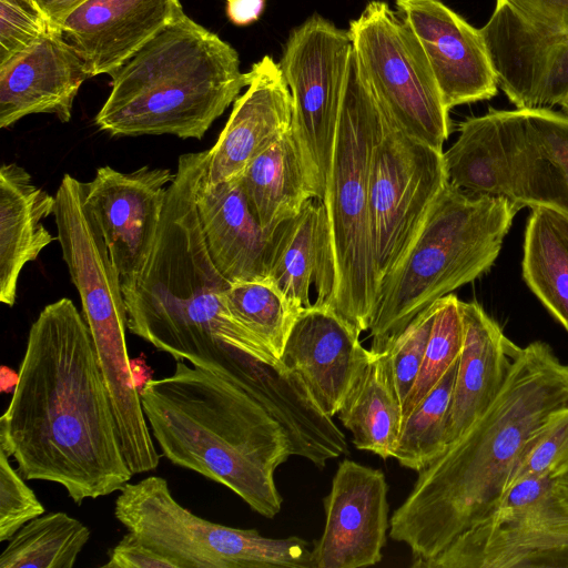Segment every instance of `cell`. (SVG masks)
I'll return each instance as SVG.
<instances>
[{
	"instance_id": "36",
	"label": "cell",
	"mask_w": 568,
	"mask_h": 568,
	"mask_svg": "<svg viewBox=\"0 0 568 568\" xmlns=\"http://www.w3.org/2000/svg\"><path fill=\"white\" fill-rule=\"evenodd\" d=\"M52 30L57 29L29 1L0 0V65Z\"/></svg>"
},
{
	"instance_id": "3",
	"label": "cell",
	"mask_w": 568,
	"mask_h": 568,
	"mask_svg": "<svg viewBox=\"0 0 568 568\" xmlns=\"http://www.w3.org/2000/svg\"><path fill=\"white\" fill-rule=\"evenodd\" d=\"M207 163L209 150L180 155L150 255L121 284L130 333L235 384L248 356L280 359L227 306L231 282L213 263L195 202Z\"/></svg>"
},
{
	"instance_id": "43",
	"label": "cell",
	"mask_w": 568,
	"mask_h": 568,
	"mask_svg": "<svg viewBox=\"0 0 568 568\" xmlns=\"http://www.w3.org/2000/svg\"><path fill=\"white\" fill-rule=\"evenodd\" d=\"M554 216H555V220L558 224V226L560 227V230L564 232V234L567 236L568 239V219H566L565 216L554 212Z\"/></svg>"
},
{
	"instance_id": "31",
	"label": "cell",
	"mask_w": 568,
	"mask_h": 568,
	"mask_svg": "<svg viewBox=\"0 0 568 568\" xmlns=\"http://www.w3.org/2000/svg\"><path fill=\"white\" fill-rule=\"evenodd\" d=\"M225 298L232 314L280 359L304 306L268 277L231 283Z\"/></svg>"
},
{
	"instance_id": "27",
	"label": "cell",
	"mask_w": 568,
	"mask_h": 568,
	"mask_svg": "<svg viewBox=\"0 0 568 568\" xmlns=\"http://www.w3.org/2000/svg\"><path fill=\"white\" fill-rule=\"evenodd\" d=\"M337 416L352 433L357 449L383 459L393 457L403 410L384 354L372 353L349 387Z\"/></svg>"
},
{
	"instance_id": "5",
	"label": "cell",
	"mask_w": 568,
	"mask_h": 568,
	"mask_svg": "<svg viewBox=\"0 0 568 568\" xmlns=\"http://www.w3.org/2000/svg\"><path fill=\"white\" fill-rule=\"evenodd\" d=\"M237 51L182 12L110 75L95 115L112 136L201 140L251 81Z\"/></svg>"
},
{
	"instance_id": "14",
	"label": "cell",
	"mask_w": 568,
	"mask_h": 568,
	"mask_svg": "<svg viewBox=\"0 0 568 568\" xmlns=\"http://www.w3.org/2000/svg\"><path fill=\"white\" fill-rule=\"evenodd\" d=\"M173 178L170 169L144 165L121 172L104 165L90 182H82L83 204L121 277L138 273L146 262Z\"/></svg>"
},
{
	"instance_id": "35",
	"label": "cell",
	"mask_w": 568,
	"mask_h": 568,
	"mask_svg": "<svg viewBox=\"0 0 568 568\" xmlns=\"http://www.w3.org/2000/svg\"><path fill=\"white\" fill-rule=\"evenodd\" d=\"M436 307L435 301L418 313L386 351L381 353L386 358L390 378L402 403V408L417 379Z\"/></svg>"
},
{
	"instance_id": "21",
	"label": "cell",
	"mask_w": 568,
	"mask_h": 568,
	"mask_svg": "<svg viewBox=\"0 0 568 568\" xmlns=\"http://www.w3.org/2000/svg\"><path fill=\"white\" fill-rule=\"evenodd\" d=\"M90 75L58 30L0 65V128L30 114L72 118L74 99Z\"/></svg>"
},
{
	"instance_id": "2",
	"label": "cell",
	"mask_w": 568,
	"mask_h": 568,
	"mask_svg": "<svg viewBox=\"0 0 568 568\" xmlns=\"http://www.w3.org/2000/svg\"><path fill=\"white\" fill-rule=\"evenodd\" d=\"M567 407L568 363L542 341L519 347L493 403L418 471L390 517L389 536L408 546L414 567L436 557L499 504L527 447Z\"/></svg>"
},
{
	"instance_id": "37",
	"label": "cell",
	"mask_w": 568,
	"mask_h": 568,
	"mask_svg": "<svg viewBox=\"0 0 568 568\" xmlns=\"http://www.w3.org/2000/svg\"><path fill=\"white\" fill-rule=\"evenodd\" d=\"M44 511L34 491L0 449V541L9 540L23 525Z\"/></svg>"
},
{
	"instance_id": "44",
	"label": "cell",
	"mask_w": 568,
	"mask_h": 568,
	"mask_svg": "<svg viewBox=\"0 0 568 568\" xmlns=\"http://www.w3.org/2000/svg\"><path fill=\"white\" fill-rule=\"evenodd\" d=\"M561 112L568 115V94L564 98V100L559 104Z\"/></svg>"
},
{
	"instance_id": "11",
	"label": "cell",
	"mask_w": 568,
	"mask_h": 568,
	"mask_svg": "<svg viewBox=\"0 0 568 568\" xmlns=\"http://www.w3.org/2000/svg\"><path fill=\"white\" fill-rule=\"evenodd\" d=\"M375 105L369 211L381 287L406 255L448 178L443 150L414 136Z\"/></svg>"
},
{
	"instance_id": "42",
	"label": "cell",
	"mask_w": 568,
	"mask_h": 568,
	"mask_svg": "<svg viewBox=\"0 0 568 568\" xmlns=\"http://www.w3.org/2000/svg\"><path fill=\"white\" fill-rule=\"evenodd\" d=\"M552 489L559 504L568 511V471L554 479Z\"/></svg>"
},
{
	"instance_id": "26",
	"label": "cell",
	"mask_w": 568,
	"mask_h": 568,
	"mask_svg": "<svg viewBox=\"0 0 568 568\" xmlns=\"http://www.w3.org/2000/svg\"><path fill=\"white\" fill-rule=\"evenodd\" d=\"M242 186L253 215L270 240L314 199L306 183L292 126L268 143L245 168Z\"/></svg>"
},
{
	"instance_id": "30",
	"label": "cell",
	"mask_w": 568,
	"mask_h": 568,
	"mask_svg": "<svg viewBox=\"0 0 568 568\" xmlns=\"http://www.w3.org/2000/svg\"><path fill=\"white\" fill-rule=\"evenodd\" d=\"M90 536V529L67 513L42 514L8 540L0 568H72Z\"/></svg>"
},
{
	"instance_id": "15",
	"label": "cell",
	"mask_w": 568,
	"mask_h": 568,
	"mask_svg": "<svg viewBox=\"0 0 568 568\" xmlns=\"http://www.w3.org/2000/svg\"><path fill=\"white\" fill-rule=\"evenodd\" d=\"M388 485L381 469L344 459L324 498L325 525L314 544L315 568H359L378 564L386 545Z\"/></svg>"
},
{
	"instance_id": "28",
	"label": "cell",
	"mask_w": 568,
	"mask_h": 568,
	"mask_svg": "<svg viewBox=\"0 0 568 568\" xmlns=\"http://www.w3.org/2000/svg\"><path fill=\"white\" fill-rule=\"evenodd\" d=\"M458 130V139L444 152L448 182L467 192L509 199L506 153L491 111L467 118Z\"/></svg>"
},
{
	"instance_id": "8",
	"label": "cell",
	"mask_w": 568,
	"mask_h": 568,
	"mask_svg": "<svg viewBox=\"0 0 568 568\" xmlns=\"http://www.w3.org/2000/svg\"><path fill=\"white\" fill-rule=\"evenodd\" d=\"M114 516L178 568H315L311 544L206 520L181 505L166 479L149 476L119 490Z\"/></svg>"
},
{
	"instance_id": "10",
	"label": "cell",
	"mask_w": 568,
	"mask_h": 568,
	"mask_svg": "<svg viewBox=\"0 0 568 568\" xmlns=\"http://www.w3.org/2000/svg\"><path fill=\"white\" fill-rule=\"evenodd\" d=\"M353 52L347 30L313 14L293 29L278 67L292 95V133L307 186L324 201Z\"/></svg>"
},
{
	"instance_id": "12",
	"label": "cell",
	"mask_w": 568,
	"mask_h": 568,
	"mask_svg": "<svg viewBox=\"0 0 568 568\" xmlns=\"http://www.w3.org/2000/svg\"><path fill=\"white\" fill-rule=\"evenodd\" d=\"M554 479L516 483L477 525L420 568H519L559 566L568 559V511Z\"/></svg>"
},
{
	"instance_id": "34",
	"label": "cell",
	"mask_w": 568,
	"mask_h": 568,
	"mask_svg": "<svg viewBox=\"0 0 568 568\" xmlns=\"http://www.w3.org/2000/svg\"><path fill=\"white\" fill-rule=\"evenodd\" d=\"M568 471V407L556 412L523 454L507 491L528 478L556 479Z\"/></svg>"
},
{
	"instance_id": "25",
	"label": "cell",
	"mask_w": 568,
	"mask_h": 568,
	"mask_svg": "<svg viewBox=\"0 0 568 568\" xmlns=\"http://www.w3.org/2000/svg\"><path fill=\"white\" fill-rule=\"evenodd\" d=\"M55 196L33 183L16 163L0 169V301L12 307L22 268L58 237L42 224L54 213Z\"/></svg>"
},
{
	"instance_id": "38",
	"label": "cell",
	"mask_w": 568,
	"mask_h": 568,
	"mask_svg": "<svg viewBox=\"0 0 568 568\" xmlns=\"http://www.w3.org/2000/svg\"><path fill=\"white\" fill-rule=\"evenodd\" d=\"M102 568H178L171 559L145 545L138 536L128 531L109 552Z\"/></svg>"
},
{
	"instance_id": "24",
	"label": "cell",
	"mask_w": 568,
	"mask_h": 568,
	"mask_svg": "<svg viewBox=\"0 0 568 568\" xmlns=\"http://www.w3.org/2000/svg\"><path fill=\"white\" fill-rule=\"evenodd\" d=\"M267 277L284 295L304 307L312 305L310 288L315 283V304L329 305L335 275L323 201L310 199L294 217L277 229L271 242Z\"/></svg>"
},
{
	"instance_id": "16",
	"label": "cell",
	"mask_w": 568,
	"mask_h": 568,
	"mask_svg": "<svg viewBox=\"0 0 568 568\" xmlns=\"http://www.w3.org/2000/svg\"><path fill=\"white\" fill-rule=\"evenodd\" d=\"M504 144L509 200L568 219V115L552 109H489Z\"/></svg>"
},
{
	"instance_id": "19",
	"label": "cell",
	"mask_w": 568,
	"mask_h": 568,
	"mask_svg": "<svg viewBox=\"0 0 568 568\" xmlns=\"http://www.w3.org/2000/svg\"><path fill=\"white\" fill-rule=\"evenodd\" d=\"M182 12L180 0H87L59 30L90 78L110 75Z\"/></svg>"
},
{
	"instance_id": "41",
	"label": "cell",
	"mask_w": 568,
	"mask_h": 568,
	"mask_svg": "<svg viewBox=\"0 0 568 568\" xmlns=\"http://www.w3.org/2000/svg\"><path fill=\"white\" fill-rule=\"evenodd\" d=\"M50 24L59 30L61 23L79 4L87 0H27ZM60 31V30H59Z\"/></svg>"
},
{
	"instance_id": "40",
	"label": "cell",
	"mask_w": 568,
	"mask_h": 568,
	"mask_svg": "<svg viewBox=\"0 0 568 568\" xmlns=\"http://www.w3.org/2000/svg\"><path fill=\"white\" fill-rule=\"evenodd\" d=\"M265 0H226V16L239 27L248 26L261 17Z\"/></svg>"
},
{
	"instance_id": "4",
	"label": "cell",
	"mask_w": 568,
	"mask_h": 568,
	"mask_svg": "<svg viewBox=\"0 0 568 568\" xmlns=\"http://www.w3.org/2000/svg\"><path fill=\"white\" fill-rule=\"evenodd\" d=\"M140 395L166 459L225 486L263 517L280 513L274 473L292 456L288 440L248 393L178 359L171 375L149 379Z\"/></svg>"
},
{
	"instance_id": "9",
	"label": "cell",
	"mask_w": 568,
	"mask_h": 568,
	"mask_svg": "<svg viewBox=\"0 0 568 568\" xmlns=\"http://www.w3.org/2000/svg\"><path fill=\"white\" fill-rule=\"evenodd\" d=\"M361 74L375 102L406 131L443 150L452 123L430 64L413 31L387 2L372 0L349 22Z\"/></svg>"
},
{
	"instance_id": "1",
	"label": "cell",
	"mask_w": 568,
	"mask_h": 568,
	"mask_svg": "<svg viewBox=\"0 0 568 568\" xmlns=\"http://www.w3.org/2000/svg\"><path fill=\"white\" fill-rule=\"evenodd\" d=\"M0 449L27 480L61 485L81 505L119 491L133 476L89 326L62 297L31 324Z\"/></svg>"
},
{
	"instance_id": "20",
	"label": "cell",
	"mask_w": 568,
	"mask_h": 568,
	"mask_svg": "<svg viewBox=\"0 0 568 568\" xmlns=\"http://www.w3.org/2000/svg\"><path fill=\"white\" fill-rule=\"evenodd\" d=\"M245 92L215 144L209 149L206 180L221 183L242 175L248 163L292 126L293 103L278 63L270 55L255 62Z\"/></svg>"
},
{
	"instance_id": "32",
	"label": "cell",
	"mask_w": 568,
	"mask_h": 568,
	"mask_svg": "<svg viewBox=\"0 0 568 568\" xmlns=\"http://www.w3.org/2000/svg\"><path fill=\"white\" fill-rule=\"evenodd\" d=\"M457 368L458 359L403 419L393 455L400 466L418 473L447 449V423Z\"/></svg>"
},
{
	"instance_id": "18",
	"label": "cell",
	"mask_w": 568,
	"mask_h": 568,
	"mask_svg": "<svg viewBox=\"0 0 568 568\" xmlns=\"http://www.w3.org/2000/svg\"><path fill=\"white\" fill-rule=\"evenodd\" d=\"M359 335L333 307L314 303L301 311L280 358L331 418L372 355Z\"/></svg>"
},
{
	"instance_id": "6",
	"label": "cell",
	"mask_w": 568,
	"mask_h": 568,
	"mask_svg": "<svg viewBox=\"0 0 568 568\" xmlns=\"http://www.w3.org/2000/svg\"><path fill=\"white\" fill-rule=\"evenodd\" d=\"M518 210L506 196L448 182L406 255L381 284L371 352H385L418 313L488 272Z\"/></svg>"
},
{
	"instance_id": "23",
	"label": "cell",
	"mask_w": 568,
	"mask_h": 568,
	"mask_svg": "<svg viewBox=\"0 0 568 568\" xmlns=\"http://www.w3.org/2000/svg\"><path fill=\"white\" fill-rule=\"evenodd\" d=\"M460 308L464 342L448 414L447 448L493 403L520 347L476 301H460Z\"/></svg>"
},
{
	"instance_id": "33",
	"label": "cell",
	"mask_w": 568,
	"mask_h": 568,
	"mask_svg": "<svg viewBox=\"0 0 568 568\" xmlns=\"http://www.w3.org/2000/svg\"><path fill=\"white\" fill-rule=\"evenodd\" d=\"M437 307L417 379L403 405V419L423 400L447 369L458 359L464 342L460 301L447 294ZM403 422V420H402Z\"/></svg>"
},
{
	"instance_id": "17",
	"label": "cell",
	"mask_w": 568,
	"mask_h": 568,
	"mask_svg": "<svg viewBox=\"0 0 568 568\" xmlns=\"http://www.w3.org/2000/svg\"><path fill=\"white\" fill-rule=\"evenodd\" d=\"M395 6L417 38L448 110L497 94L496 74L479 29L443 0H395Z\"/></svg>"
},
{
	"instance_id": "22",
	"label": "cell",
	"mask_w": 568,
	"mask_h": 568,
	"mask_svg": "<svg viewBox=\"0 0 568 568\" xmlns=\"http://www.w3.org/2000/svg\"><path fill=\"white\" fill-rule=\"evenodd\" d=\"M206 169L199 181L195 202L214 265L231 283L267 277L272 240L250 210L241 176L210 183Z\"/></svg>"
},
{
	"instance_id": "29",
	"label": "cell",
	"mask_w": 568,
	"mask_h": 568,
	"mask_svg": "<svg viewBox=\"0 0 568 568\" xmlns=\"http://www.w3.org/2000/svg\"><path fill=\"white\" fill-rule=\"evenodd\" d=\"M521 267L527 286L568 331V239L551 210L531 209Z\"/></svg>"
},
{
	"instance_id": "7",
	"label": "cell",
	"mask_w": 568,
	"mask_h": 568,
	"mask_svg": "<svg viewBox=\"0 0 568 568\" xmlns=\"http://www.w3.org/2000/svg\"><path fill=\"white\" fill-rule=\"evenodd\" d=\"M375 124L376 105L352 52L323 202L335 275L328 306L361 334L372 325L379 293L369 211Z\"/></svg>"
},
{
	"instance_id": "39",
	"label": "cell",
	"mask_w": 568,
	"mask_h": 568,
	"mask_svg": "<svg viewBox=\"0 0 568 568\" xmlns=\"http://www.w3.org/2000/svg\"><path fill=\"white\" fill-rule=\"evenodd\" d=\"M525 19L568 30V0H503Z\"/></svg>"
},
{
	"instance_id": "13",
	"label": "cell",
	"mask_w": 568,
	"mask_h": 568,
	"mask_svg": "<svg viewBox=\"0 0 568 568\" xmlns=\"http://www.w3.org/2000/svg\"><path fill=\"white\" fill-rule=\"evenodd\" d=\"M498 88L516 109H552L568 94V30L534 23L496 0L479 29Z\"/></svg>"
}]
</instances>
